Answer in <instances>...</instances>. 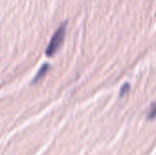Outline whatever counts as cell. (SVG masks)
I'll return each mask as SVG.
<instances>
[{"mask_svg":"<svg viewBox=\"0 0 156 155\" xmlns=\"http://www.w3.org/2000/svg\"><path fill=\"white\" fill-rule=\"evenodd\" d=\"M66 26H67V22H63L58 28L55 31V33L53 34L47 48H46V54L47 56H52L54 55L57 50L59 48L60 45L62 44L63 40H64V37H65V32H66Z\"/></svg>","mask_w":156,"mask_h":155,"instance_id":"6da1fadb","label":"cell"},{"mask_svg":"<svg viewBox=\"0 0 156 155\" xmlns=\"http://www.w3.org/2000/svg\"><path fill=\"white\" fill-rule=\"evenodd\" d=\"M48 69H49V65H48V64H44V65L40 68V69L38 70V72H37V74L36 75V77L34 78L33 83H36V82L39 81L42 78H44V76L46 75V73L48 72Z\"/></svg>","mask_w":156,"mask_h":155,"instance_id":"7a4b0ae2","label":"cell"},{"mask_svg":"<svg viewBox=\"0 0 156 155\" xmlns=\"http://www.w3.org/2000/svg\"><path fill=\"white\" fill-rule=\"evenodd\" d=\"M156 117V102L155 104L153 106V108L151 109L149 114H148V119L149 120H154Z\"/></svg>","mask_w":156,"mask_h":155,"instance_id":"3957f363","label":"cell"},{"mask_svg":"<svg viewBox=\"0 0 156 155\" xmlns=\"http://www.w3.org/2000/svg\"><path fill=\"white\" fill-rule=\"evenodd\" d=\"M129 88H130V85L129 84H124L122 86V88L121 89V92H120L121 96H124L126 93H128L129 92V90H130Z\"/></svg>","mask_w":156,"mask_h":155,"instance_id":"277c9868","label":"cell"}]
</instances>
